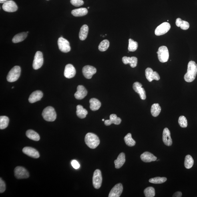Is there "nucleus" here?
I'll use <instances>...</instances> for the list:
<instances>
[{"label":"nucleus","instance_id":"nucleus-26","mask_svg":"<svg viewBox=\"0 0 197 197\" xmlns=\"http://www.w3.org/2000/svg\"><path fill=\"white\" fill-rule=\"evenodd\" d=\"M89 28L86 25H84L81 27L79 34L80 39L81 41L84 40L87 38L88 34Z\"/></svg>","mask_w":197,"mask_h":197},{"label":"nucleus","instance_id":"nucleus-22","mask_svg":"<svg viewBox=\"0 0 197 197\" xmlns=\"http://www.w3.org/2000/svg\"><path fill=\"white\" fill-rule=\"evenodd\" d=\"M122 60L125 64H130L131 67H136L138 63V59L135 57H127L124 56L122 58Z\"/></svg>","mask_w":197,"mask_h":197},{"label":"nucleus","instance_id":"nucleus-40","mask_svg":"<svg viewBox=\"0 0 197 197\" xmlns=\"http://www.w3.org/2000/svg\"><path fill=\"white\" fill-rule=\"evenodd\" d=\"M178 122L179 125L182 128H186L187 126V120L186 117L184 116H181L179 119Z\"/></svg>","mask_w":197,"mask_h":197},{"label":"nucleus","instance_id":"nucleus-37","mask_svg":"<svg viewBox=\"0 0 197 197\" xmlns=\"http://www.w3.org/2000/svg\"><path fill=\"white\" fill-rule=\"evenodd\" d=\"M109 45V42L107 39H105L101 41L99 45L98 49L101 51H106L108 49Z\"/></svg>","mask_w":197,"mask_h":197},{"label":"nucleus","instance_id":"nucleus-29","mask_svg":"<svg viewBox=\"0 0 197 197\" xmlns=\"http://www.w3.org/2000/svg\"><path fill=\"white\" fill-rule=\"evenodd\" d=\"M176 24L177 27H180L181 29L183 30H187L190 27V24L188 22L182 20L180 18L176 19Z\"/></svg>","mask_w":197,"mask_h":197},{"label":"nucleus","instance_id":"nucleus-34","mask_svg":"<svg viewBox=\"0 0 197 197\" xmlns=\"http://www.w3.org/2000/svg\"><path fill=\"white\" fill-rule=\"evenodd\" d=\"M9 119L8 117L5 116L0 117V129L3 130L6 128L8 126Z\"/></svg>","mask_w":197,"mask_h":197},{"label":"nucleus","instance_id":"nucleus-50","mask_svg":"<svg viewBox=\"0 0 197 197\" xmlns=\"http://www.w3.org/2000/svg\"><path fill=\"white\" fill-rule=\"evenodd\" d=\"M89 7H88V9H89Z\"/></svg>","mask_w":197,"mask_h":197},{"label":"nucleus","instance_id":"nucleus-18","mask_svg":"<svg viewBox=\"0 0 197 197\" xmlns=\"http://www.w3.org/2000/svg\"><path fill=\"white\" fill-rule=\"evenodd\" d=\"M162 140L164 144L167 146H170L172 144L170 133L168 128H165L163 131Z\"/></svg>","mask_w":197,"mask_h":197},{"label":"nucleus","instance_id":"nucleus-27","mask_svg":"<svg viewBox=\"0 0 197 197\" xmlns=\"http://www.w3.org/2000/svg\"><path fill=\"white\" fill-rule=\"evenodd\" d=\"M90 108L91 110L95 111L98 110L101 106V103L98 99L96 98H91L89 100Z\"/></svg>","mask_w":197,"mask_h":197},{"label":"nucleus","instance_id":"nucleus-36","mask_svg":"<svg viewBox=\"0 0 197 197\" xmlns=\"http://www.w3.org/2000/svg\"><path fill=\"white\" fill-rule=\"evenodd\" d=\"M128 50L130 51H134L137 50L138 47V43L132 39H129V40Z\"/></svg>","mask_w":197,"mask_h":197},{"label":"nucleus","instance_id":"nucleus-4","mask_svg":"<svg viewBox=\"0 0 197 197\" xmlns=\"http://www.w3.org/2000/svg\"><path fill=\"white\" fill-rule=\"evenodd\" d=\"M21 73V68L18 66H15L10 71L7 77V80L9 82H13L19 79Z\"/></svg>","mask_w":197,"mask_h":197},{"label":"nucleus","instance_id":"nucleus-14","mask_svg":"<svg viewBox=\"0 0 197 197\" xmlns=\"http://www.w3.org/2000/svg\"><path fill=\"white\" fill-rule=\"evenodd\" d=\"M141 84L138 82H135L133 84V88L136 92L140 95V98L142 100H144L146 99V92Z\"/></svg>","mask_w":197,"mask_h":197},{"label":"nucleus","instance_id":"nucleus-44","mask_svg":"<svg viewBox=\"0 0 197 197\" xmlns=\"http://www.w3.org/2000/svg\"><path fill=\"white\" fill-rule=\"evenodd\" d=\"M182 196V193L178 191L176 193H175L174 195H173V197H181Z\"/></svg>","mask_w":197,"mask_h":197},{"label":"nucleus","instance_id":"nucleus-33","mask_svg":"<svg viewBox=\"0 0 197 197\" xmlns=\"http://www.w3.org/2000/svg\"><path fill=\"white\" fill-rule=\"evenodd\" d=\"M194 164V159L190 155H187L185 158L184 166L187 169H190Z\"/></svg>","mask_w":197,"mask_h":197},{"label":"nucleus","instance_id":"nucleus-51","mask_svg":"<svg viewBox=\"0 0 197 197\" xmlns=\"http://www.w3.org/2000/svg\"><path fill=\"white\" fill-rule=\"evenodd\" d=\"M47 1H48V0H47Z\"/></svg>","mask_w":197,"mask_h":197},{"label":"nucleus","instance_id":"nucleus-8","mask_svg":"<svg viewBox=\"0 0 197 197\" xmlns=\"http://www.w3.org/2000/svg\"><path fill=\"white\" fill-rule=\"evenodd\" d=\"M102 178L101 171L96 170L93 173L92 182L93 187L95 189H98L101 186L102 183Z\"/></svg>","mask_w":197,"mask_h":197},{"label":"nucleus","instance_id":"nucleus-16","mask_svg":"<svg viewBox=\"0 0 197 197\" xmlns=\"http://www.w3.org/2000/svg\"><path fill=\"white\" fill-rule=\"evenodd\" d=\"M23 152L24 154L32 158H38L40 156L38 151L31 147H25L23 149Z\"/></svg>","mask_w":197,"mask_h":197},{"label":"nucleus","instance_id":"nucleus-23","mask_svg":"<svg viewBox=\"0 0 197 197\" xmlns=\"http://www.w3.org/2000/svg\"><path fill=\"white\" fill-rule=\"evenodd\" d=\"M121 121V119L117 117L116 115L112 114L109 116V120L105 121V124L107 126H109L112 124L119 125L120 124Z\"/></svg>","mask_w":197,"mask_h":197},{"label":"nucleus","instance_id":"nucleus-48","mask_svg":"<svg viewBox=\"0 0 197 197\" xmlns=\"http://www.w3.org/2000/svg\"><path fill=\"white\" fill-rule=\"evenodd\" d=\"M27 33H29V32H28V31H27Z\"/></svg>","mask_w":197,"mask_h":197},{"label":"nucleus","instance_id":"nucleus-25","mask_svg":"<svg viewBox=\"0 0 197 197\" xmlns=\"http://www.w3.org/2000/svg\"><path fill=\"white\" fill-rule=\"evenodd\" d=\"M88 13V10L85 8H80L73 10L71 12L72 15L76 17H82L86 15Z\"/></svg>","mask_w":197,"mask_h":197},{"label":"nucleus","instance_id":"nucleus-42","mask_svg":"<svg viewBox=\"0 0 197 197\" xmlns=\"http://www.w3.org/2000/svg\"><path fill=\"white\" fill-rule=\"evenodd\" d=\"M6 190V185L4 181L2 178L0 179V192L2 193L4 192Z\"/></svg>","mask_w":197,"mask_h":197},{"label":"nucleus","instance_id":"nucleus-7","mask_svg":"<svg viewBox=\"0 0 197 197\" xmlns=\"http://www.w3.org/2000/svg\"><path fill=\"white\" fill-rule=\"evenodd\" d=\"M14 172L15 178L18 179L29 178V174L28 172L26 169L23 167L18 166L16 167Z\"/></svg>","mask_w":197,"mask_h":197},{"label":"nucleus","instance_id":"nucleus-5","mask_svg":"<svg viewBox=\"0 0 197 197\" xmlns=\"http://www.w3.org/2000/svg\"><path fill=\"white\" fill-rule=\"evenodd\" d=\"M158 57L159 61L164 63L168 61L169 58V53L168 48L165 46L159 47L158 52Z\"/></svg>","mask_w":197,"mask_h":197},{"label":"nucleus","instance_id":"nucleus-12","mask_svg":"<svg viewBox=\"0 0 197 197\" xmlns=\"http://www.w3.org/2000/svg\"><path fill=\"white\" fill-rule=\"evenodd\" d=\"M82 72L85 78L91 79L93 75L96 73V69L92 66L86 65L83 68Z\"/></svg>","mask_w":197,"mask_h":197},{"label":"nucleus","instance_id":"nucleus-28","mask_svg":"<svg viewBox=\"0 0 197 197\" xmlns=\"http://www.w3.org/2000/svg\"><path fill=\"white\" fill-rule=\"evenodd\" d=\"M76 115L79 118L84 119L86 117L88 114V111L86 109L80 105H77L76 107Z\"/></svg>","mask_w":197,"mask_h":197},{"label":"nucleus","instance_id":"nucleus-9","mask_svg":"<svg viewBox=\"0 0 197 197\" xmlns=\"http://www.w3.org/2000/svg\"><path fill=\"white\" fill-rule=\"evenodd\" d=\"M43 59L42 53L37 51L36 53L33 62V67L35 70L40 68L43 64Z\"/></svg>","mask_w":197,"mask_h":197},{"label":"nucleus","instance_id":"nucleus-21","mask_svg":"<svg viewBox=\"0 0 197 197\" xmlns=\"http://www.w3.org/2000/svg\"><path fill=\"white\" fill-rule=\"evenodd\" d=\"M141 160L145 162H154L157 160V157L152 153L146 152L143 153L141 156Z\"/></svg>","mask_w":197,"mask_h":197},{"label":"nucleus","instance_id":"nucleus-45","mask_svg":"<svg viewBox=\"0 0 197 197\" xmlns=\"http://www.w3.org/2000/svg\"><path fill=\"white\" fill-rule=\"evenodd\" d=\"M8 1L9 0H0V3H4Z\"/></svg>","mask_w":197,"mask_h":197},{"label":"nucleus","instance_id":"nucleus-46","mask_svg":"<svg viewBox=\"0 0 197 197\" xmlns=\"http://www.w3.org/2000/svg\"><path fill=\"white\" fill-rule=\"evenodd\" d=\"M102 121H105V119H102Z\"/></svg>","mask_w":197,"mask_h":197},{"label":"nucleus","instance_id":"nucleus-24","mask_svg":"<svg viewBox=\"0 0 197 197\" xmlns=\"http://www.w3.org/2000/svg\"><path fill=\"white\" fill-rule=\"evenodd\" d=\"M125 154L123 153H121L117 160L114 161L115 168L116 169L120 168L125 164Z\"/></svg>","mask_w":197,"mask_h":197},{"label":"nucleus","instance_id":"nucleus-13","mask_svg":"<svg viewBox=\"0 0 197 197\" xmlns=\"http://www.w3.org/2000/svg\"><path fill=\"white\" fill-rule=\"evenodd\" d=\"M3 10L7 12H14L17 11L18 6L13 1H8L4 3L2 5Z\"/></svg>","mask_w":197,"mask_h":197},{"label":"nucleus","instance_id":"nucleus-47","mask_svg":"<svg viewBox=\"0 0 197 197\" xmlns=\"http://www.w3.org/2000/svg\"><path fill=\"white\" fill-rule=\"evenodd\" d=\"M103 37H105V35H103Z\"/></svg>","mask_w":197,"mask_h":197},{"label":"nucleus","instance_id":"nucleus-10","mask_svg":"<svg viewBox=\"0 0 197 197\" xmlns=\"http://www.w3.org/2000/svg\"><path fill=\"white\" fill-rule=\"evenodd\" d=\"M170 25L167 22H165L162 24L158 26L155 31V34L157 36L165 35L170 31Z\"/></svg>","mask_w":197,"mask_h":197},{"label":"nucleus","instance_id":"nucleus-19","mask_svg":"<svg viewBox=\"0 0 197 197\" xmlns=\"http://www.w3.org/2000/svg\"><path fill=\"white\" fill-rule=\"evenodd\" d=\"M87 91L85 88L82 85H79L77 87V90L75 93V97L78 100H81L87 96Z\"/></svg>","mask_w":197,"mask_h":197},{"label":"nucleus","instance_id":"nucleus-41","mask_svg":"<svg viewBox=\"0 0 197 197\" xmlns=\"http://www.w3.org/2000/svg\"><path fill=\"white\" fill-rule=\"evenodd\" d=\"M72 5L76 7H79L83 5L84 2L83 0H71Z\"/></svg>","mask_w":197,"mask_h":197},{"label":"nucleus","instance_id":"nucleus-38","mask_svg":"<svg viewBox=\"0 0 197 197\" xmlns=\"http://www.w3.org/2000/svg\"><path fill=\"white\" fill-rule=\"evenodd\" d=\"M166 180L167 178L165 177H158L150 179L149 180V182L153 184H162L166 182Z\"/></svg>","mask_w":197,"mask_h":197},{"label":"nucleus","instance_id":"nucleus-43","mask_svg":"<svg viewBox=\"0 0 197 197\" xmlns=\"http://www.w3.org/2000/svg\"><path fill=\"white\" fill-rule=\"evenodd\" d=\"M71 165L73 168L75 169H76V170L79 169L80 166V165L78 162L75 160H73L72 161Z\"/></svg>","mask_w":197,"mask_h":197},{"label":"nucleus","instance_id":"nucleus-39","mask_svg":"<svg viewBox=\"0 0 197 197\" xmlns=\"http://www.w3.org/2000/svg\"><path fill=\"white\" fill-rule=\"evenodd\" d=\"M144 193L146 197H153L155 195V190L152 187H148L145 189Z\"/></svg>","mask_w":197,"mask_h":197},{"label":"nucleus","instance_id":"nucleus-49","mask_svg":"<svg viewBox=\"0 0 197 197\" xmlns=\"http://www.w3.org/2000/svg\"><path fill=\"white\" fill-rule=\"evenodd\" d=\"M14 88V87H12V88Z\"/></svg>","mask_w":197,"mask_h":197},{"label":"nucleus","instance_id":"nucleus-1","mask_svg":"<svg viewBox=\"0 0 197 197\" xmlns=\"http://www.w3.org/2000/svg\"><path fill=\"white\" fill-rule=\"evenodd\" d=\"M197 73V65L194 61L189 62L187 71L185 75L184 79L187 82H191L195 79Z\"/></svg>","mask_w":197,"mask_h":197},{"label":"nucleus","instance_id":"nucleus-17","mask_svg":"<svg viewBox=\"0 0 197 197\" xmlns=\"http://www.w3.org/2000/svg\"><path fill=\"white\" fill-rule=\"evenodd\" d=\"M76 71L72 65L68 64L65 67L64 75L68 79L72 78L75 76Z\"/></svg>","mask_w":197,"mask_h":197},{"label":"nucleus","instance_id":"nucleus-20","mask_svg":"<svg viewBox=\"0 0 197 197\" xmlns=\"http://www.w3.org/2000/svg\"><path fill=\"white\" fill-rule=\"evenodd\" d=\"M43 97V93L40 91H34L30 96L29 98V102L31 103H34L41 100Z\"/></svg>","mask_w":197,"mask_h":197},{"label":"nucleus","instance_id":"nucleus-2","mask_svg":"<svg viewBox=\"0 0 197 197\" xmlns=\"http://www.w3.org/2000/svg\"><path fill=\"white\" fill-rule=\"evenodd\" d=\"M85 142L89 148L94 149L98 146L100 141L96 134L89 133H88L85 136Z\"/></svg>","mask_w":197,"mask_h":197},{"label":"nucleus","instance_id":"nucleus-30","mask_svg":"<svg viewBox=\"0 0 197 197\" xmlns=\"http://www.w3.org/2000/svg\"><path fill=\"white\" fill-rule=\"evenodd\" d=\"M27 36V32H22L14 36L12 39L14 43H17L23 41L26 38Z\"/></svg>","mask_w":197,"mask_h":197},{"label":"nucleus","instance_id":"nucleus-3","mask_svg":"<svg viewBox=\"0 0 197 197\" xmlns=\"http://www.w3.org/2000/svg\"><path fill=\"white\" fill-rule=\"evenodd\" d=\"M42 116L45 121L48 122H53L56 119L57 114L53 107L48 106L43 109Z\"/></svg>","mask_w":197,"mask_h":197},{"label":"nucleus","instance_id":"nucleus-11","mask_svg":"<svg viewBox=\"0 0 197 197\" xmlns=\"http://www.w3.org/2000/svg\"><path fill=\"white\" fill-rule=\"evenodd\" d=\"M145 76L149 82H152L153 80L158 81L160 79L158 73L156 71H153L150 68H148L145 70Z\"/></svg>","mask_w":197,"mask_h":197},{"label":"nucleus","instance_id":"nucleus-15","mask_svg":"<svg viewBox=\"0 0 197 197\" xmlns=\"http://www.w3.org/2000/svg\"><path fill=\"white\" fill-rule=\"evenodd\" d=\"M123 187L121 183L115 185L110 191L109 195V197H120L123 192Z\"/></svg>","mask_w":197,"mask_h":197},{"label":"nucleus","instance_id":"nucleus-6","mask_svg":"<svg viewBox=\"0 0 197 197\" xmlns=\"http://www.w3.org/2000/svg\"><path fill=\"white\" fill-rule=\"evenodd\" d=\"M58 45L60 50L64 53H68L71 51V48L69 42L63 37L58 40Z\"/></svg>","mask_w":197,"mask_h":197},{"label":"nucleus","instance_id":"nucleus-32","mask_svg":"<svg viewBox=\"0 0 197 197\" xmlns=\"http://www.w3.org/2000/svg\"><path fill=\"white\" fill-rule=\"evenodd\" d=\"M161 107L158 103H154L152 105L151 109V113L152 116L157 117L158 116L161 111Z\"/></svg>","mask_w":197,"mask_h":197},{"label":"nucleus","instance_id":"nucleus-31","mask_svg":"<svg viewBox=\"0 0 197 197\" xmlns=\"http://www.w3.org/2000/svg\"><path fill=\"white\" fill-rule=\"evenodd\" d=\"M27 136L31 140L37 141L40 140V136L35 131L32 130H29L27 131Z\"/></svg>","mask_w":197,"mask_h":197},{"label":"nucleus","instance_id":"nucleus-35","mask_svg":"<svg viewBox=\"0 0 197 197\" xmlns=\"http://www.w3.org/2000/svg\"><path fill=\"white\" fill-rule=\"evenodd\" d=\"M124 140L126 144L129 146H133L136 145V141L132 138L131 133H128L125 136Z\"/></svg>","mask_w":197,"mask_h":197}]
</instances>
